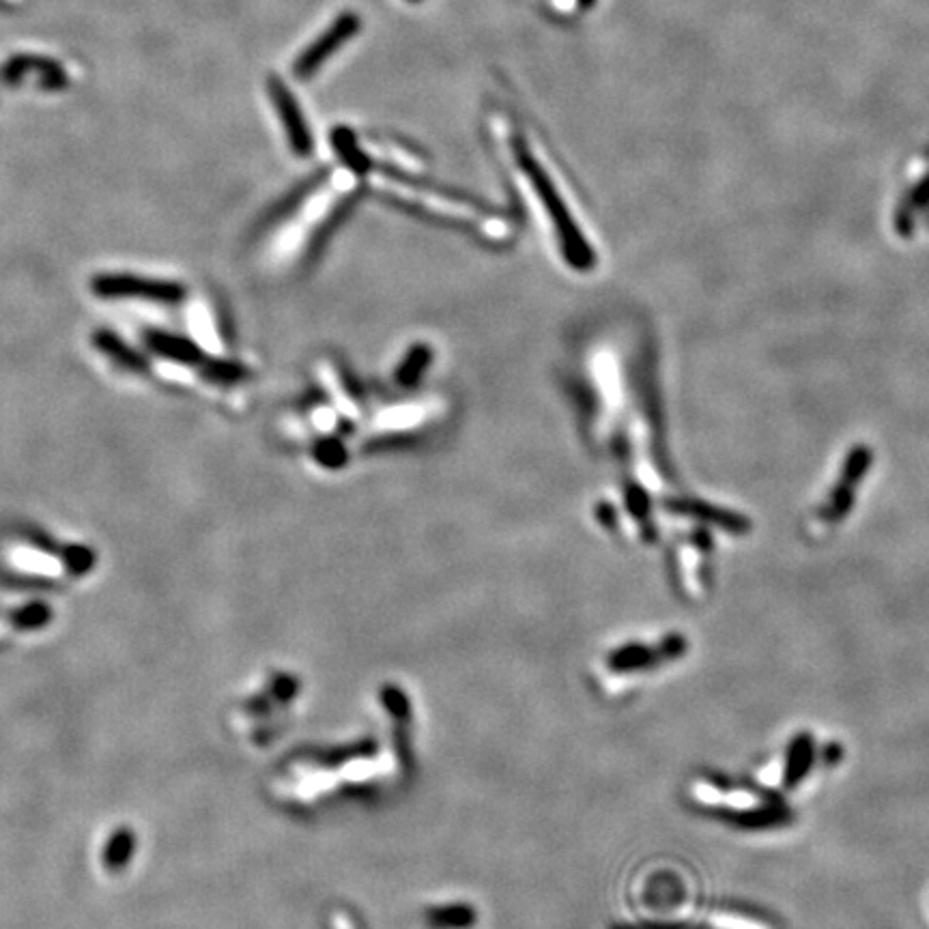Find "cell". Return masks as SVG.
I'll return each mask as SVG.
<instances>
[{
	"label": "cell",
	"instance_id": "277c9868",
	"mask_svg": "<svg viewBox=\"0 0 929 929\" xmlns=\"http://www.w3.org/2000/svg\"><path fill=\"white\" fill-rule=\"evenodd\" d=\"M147 345L157 353L166 357V360H173L179 364H203V351H200L192 340L177 336V334H166V332H149L147 334Z\"/></svg>",
	"mask_w": 929,
	"mask_h": 929
},
{
	"label": "cell",
	"instance_id": "7a4b0ae2",
	"mask_svg": "<svg viewBox=\"0 0 929 929\" xmlns=\"http://www.w3.org/2000/svg\"><path fill=\"white\" fill-rule=\"evenodd\" d=\"M357 28H360V18H357L355 13H340V16L334 20V24L327 28V31L317 41H314V44L302 56H299V61L295 65L297 76L299 78L312 76L314 71L319 69V65L325 63V59H330V56L342 44H347V41L357 33Z\"/></svg>",
	"mask_w": 929,
	"mask_h": 929
},
{
	"label": "cell",
	"instance_id": "3957f363",
	"mask_svg": "<svg viewBox=\"0 0 929 929\" xmlns=\"http://www.w3.org/2000/svg\"><path fill=\"white\" fill-rule=\"evenodd\" d=\"M271 93H274V99H276V106L282 114V121H284V127H287V132H289V138H291V145L297 149V153H308L312 149V138L306 130V123H304V117H302V112H299L297 108V102H295V97L284 89V84L282 82H274L271 84Z\"/></svg>",
	"mask_w": 929,
	"mask_h": 929
},
{
	"label": "cell",
	"instance_id": "6da1fadb",
	"mask_svg": "<svg viewBox=\"0 0 929 929\" xmlns=\"http://www.w3.org/2000/svg\"><path fill=\"white\" fill-rule=\"evenodd\" d=\"M93 291L106 299H149V302L173 304L183 297V287L177 282L134 278V276H97L93 280Z\"/></svg>",
	"mask_w": 929,
	"mask_h": 929
},
{
	"label": "cell",
	"instance_id": "ba28073f",
	"mask_svg": "<svg viewBox=\"0 0 929 929\" xmlns=\"http://www.w3.org/2000/svg\"><path fill=\"white\" fill-rule=\"evenodd\" d=\"M411 3H418V0H411Z\"/></svg>",
	"mask_w": 929,
	"mask_h": 929
},
{
	"label": "cell",
	"instance_id": "8992f818",
	"mask_svg": "<svg viewBox=\"0 0 929 929\" xmlns=\"http://www.w3.org/2000/svg\"><path fill=\"white\" fill-rule=\"evenodd\" d=\"M205 368H203V373L205 377H209L211 381H216V383H233V381H239L241 377H244V366H239V364H233V362H228V360H213V362H203Z\"/></svg>",
	"mask_w": 929,
	"mask_h": 929
},
{
	"label": "cell",
	"instance_id": "5b68a950",
	"mask_svg": "<svg viewBox=\"0 0 929 929\" xmlns=\"http://www.w3.org/2000/svg\"><path fill=\"white\" fill-rule=\"evenodd\" d=\"M95 345H97V349H102L104 353H108L114 362L125 366L127 370H134V373H142V370H147L145 360H142V357L136 351H132L127 345H123L119 338H114L110 332H99L95 336Z\"/></svg>",
	"mask_w": 929,
	"mask_h": 929
},
{
	"label": "cell",
	"instance_id": "52a82bcc",
	"mask_svg": "<svg viewBox=\"0 0 929 929\" xmlns=\"http://www.w3.org/2000/svg\"><path fill=\"white\" fill-rule=\"evenodd\" d=\"M579 3H581L583 7H592V5H594V0H579Z\"/></svg>",
	"mask_w": 929,
	"mask_h": 929
}]
</instances>
